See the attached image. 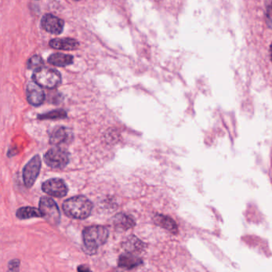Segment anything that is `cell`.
I'll return each instance as SVG.
<instances>
[{"mask_svg": "<svg viewBox=\"0 0 272 272\" xmlns=\"http://www.w3.org/2000/svg\"><path fill=\"white\" fill-rule=\"evenodd\" d=\"M66 216L77 220H84L89 217L93 209V204L84 196H77L66 200L62 205Z\"/></svg>", "mask_w": 272, "mask_h": 272, "instance_id": "cell-1", "label": "cell"}, {"mask_svg": "<svg viewBox=\"0 0 272 272\" xmlns=\"http://www.w3.org/2000/svg\"><path fill=\"white\" fill-rule=\"evenodd\" d=\"M108 230L103 226H90L83 231V240L87 254H94L108 239Z\"/></svg>", "mask_w": 272, "mask_h": 272, "instance_id": "cell-2", "label": "cell"}, {"mask_svg": "<svg viewBox=\"0 0 272 272\" xmlns=\"http://www.w3.org/2000/svg\"><path fill=\"white\" fill-rule=\"evenodd\" d=\"M34 81L47 89H54L59 85L62 76L58 70L48 67H41L33 73Z\"/></svg>", "mask_w": 272, "mask_h": 272, "instance_id": "cell-3", "label": "cell"}, {"mask_svg": "<svg viewBox=\"0 0 272 272\" xmlns=\"http://www.w3.org/2000/svg\"><path fill=\"white\" fill-rule=\"evenodd\" d=\"M45 162L50 168L62 169L65 168L70 160V154L66 149L55 147L47 151L44 156Z\"/></svg>", "mask_w": 272, "mask_h": 272, "instance_id": "cell-4", "label": "cell"}, {"mask_svg": "<svg viewBox=\"0 0 272 272\" xmlns=\"http://www.w3.org/2000/svg\"><path fill=\"white\" fill-rule=\"evenodd\" d=\"M39 209L42 212L43 218L53 225L59 223L61 215L59 209L54 200L50 197H43L39 202Z\"/></svg>", "mask_w": 272, "mask_h": 272, "instance_id": "cell-5", "label": "cell"}, {"mask_svg": "<svg viewBox=\"0 0 272 272\" xmlns=\"http://www.w3.org/2000/svg\"><path fill=\"white\" fill-rule=\"evenodd\" d=\"M41 168V159L39 155L34 156L29 162L26 164L23 171L24 184L27 188L33 186L39 176Z\"/></svg>", "mask_w": 272, "mask_h": 272, "instance_id": "cell-6", "label": "cell"}, {"mask_svg": "<svg viewBox=\"0 0 272 272\" xmlns=\"http://www.w3.org/2000/svg\"><path fill=\"white\" fill-rule=\"evenodd\" d=\"M42 190L48 195L58 198L65 197L68 193L66 183L58 178H53L45 182L42 186Z\"/></svg>", "mask_w": 272, "mask_h": 272, "instance_id": "cell-7", "label": "cell"}, {"mask_svg": "<svg viewBox=\"0 0 272 272\" xmlns=\"http://www.w3.org/2000/svg\"><path fill=\"white\" fill-rule=\"evenodd\" d=\"M41 25L45 31L51 34L58 35L63 31L64 22L53 15H46L41 20Z\"/></svg>", "mask_w": 272, "mask_h": 272, "instance_id": "cell-8", "label": "cell"}, {"mask_svg": "<svg viewBox=\"0 0 272 272\" xmlns=\"http://www.w3.org/2000/svg\"><path fill=\"white\" fill-rule=\"evenodd\" d=\"M27 99L28 103L34 107H39L45 100V94L41 85L35 81L30 82L27 87Z\"/></svg>", "mask_w": 272, "mask_h": 272, "instance_id": "cell-9", "label": "cell"}, {"mask_svg": "<svg viewBox=\"0 0 272 272\" xmlns=\"http://www.w3.org/2000/svg\"><path fill=\"white\" fill-rule=\"evenodd\" d=\"M73 138V132L66 127H58L50 137V143L53 145L70 144Z\"/></svg>", "mask_w": 272, "mask_h": 272, "instance_id": "cell-10", "label": "cell"}, {"mask_svg": "<svg viewBox=\"0 0 272 272\" xmlns=\"http://www.w3.org/2000/svg\"><path fill=\"white\" fill-rule=\"evenodd\" d=\"M113 224L119 231H126L135 226V221L129 215L119 213L113 218Z\"/></svg>", "mask_w": 272, "mask_h": 272, "instance_id": "cell-11", "label": "cell"}, {"mask_svg": "<svg viewBox=\"0 0 272 272\" xmlns=\"http://www.w3.org/2000/svg\"><path fill=\"white\" fill-rule=\"evenodd\" d=\"M141 264H142V260L132 253L128 252L126 254H123L119 257V259H118V266L122 268L128 269V270L135 268Z\"/></svg>", "mask_w": 272, "mask_h": 272, "instance_id": "cell-12", "label": "cell"}, {"mask_svg": "<svg viewBox=\"0 0 272 272\" xmlns=\"http://www.w3.org/2000/svg\"><path fill=\"white\" fill-rule=\"evenodd\" d=\"M49 45L52 48L57 50H76L78 47L79 43L75 39L66 38V39H52L50 41Z\"/></svg>", "mask_w": 272, "mask_h": 272, "instance_id": "cell-13", "label": "cell"}, {"mask_svg": "<svg viewBox=\"0 0 272 272\" xmlns=\"http://www.w3.org/2000/svg\"><path fill=\"white\" fill-rule=\"evenodd\" d=\"M155 224L164 228L172 234L178 232V227L176 223L169 216H164L162 214H156L153 218Z\"/></svg>", "mask_w": 272, "mask_h": 272, "instance_id": "cell-14", "label": "cell"}, {"mask_svg": "<svg viewBox=\"0 0 272 272\" xmlns=\"http://www.w3.org/2000/svg\"><path fill=\"white\" fill-rule=\"evenodd\" d=\"M145 245L136 236H130L123 243V248L127 252L134 253L141 252L145 249Z\"/></svg>", "mask_w": 272, "mask_h": 272, "instance_id": "cell-15", "label": "cell"}, {"mask_svg": "<svg viewBox=\"0 0 272 272\" xmlns=\"http://www.w3.org/2000/svg\"><path fill=\"white\" fill-rule=\"evenodd\" d=\"M73 56L70 54L56 53L51 54L48 58V62L56 66H66L73 62Z\"/></svg>", "mask_w": 272, "mask_h": 272, "instance_id": "cell-16", "label": "cell"}, {"mask_svg": "<svg viewBox=\"0 0 272 272\" xmlns=\"http://www.w3.org/2000/svg\"><path fill=\"white\" fill-rule=\"evenodd\" d=\"M16 216L20 220L35 218V217H43V214L40 209L33 207H23L19 209L16 213Z\"/></svg>", "mask_w": 272, "mask_h": 272, "instance_id": "cell-17", "label": "cell"}, {"mask_svg": "<svg viewBox=\"0 0 272 272\" xmlns=\"http://www.w3.org/2000/svg\"><path fill=\"white\" fill-rule=\"evenodd\" d=\"M66 112L63 110H55L46 113V114H40L38 116L39 120H56L63 119L66 118Z\"/></svg>", "mask_w": 272, "mask_h": 272, "instance_id": "cell-18", "label": "cell"}, {"mask_svg": "<svg viewBox=\"0 0 272 272\" xmlns=\"http://www.w3.org/2000/svg\"><path fill=\"white\" fill-rule=\"evenodd\" d=\"M43 58H41L39 55L31 57L27 62V66L29 69H32V70H38L39 68L43 67Z\"/></svg>", "mask_w": 272, "mask_h": 272, "instance_id": "cell-19", "label": "cell"}, {"mask_svg": "<svg viewBox=\"0 0 272 272\" xmlns=\"http://www.w3.org/2000/svg\"><path fill=\"white\" fill-rule=\"evenodd\" d=\"M19 266H20V262L19 260H13L9 263V268L11 270H18L19 268Z\"/></svg>", "mask_w": 272, "mask_h": 272, "instance_id": "cell-20", "label": "cell"}, {"mask_svg": "<svg viewBox=\"0 0 272 272\" xmlns=\"http://www.w3.org/2000/svg\"><path fill=\"white\" fill-rule=\"evenodd\" d=\"M77 270H79V271H86V270H90V268L89 267H88V266H83V265H81V266H80L78 268H77Z\"/></svg>", "mask_w": 272, "mask_h": 272, "instance_id": "cell-21", "label": "cell"}, {"mask_svg": "<svg viewBox=\"0 0 272 272\" xmlns=\"http://www.w3.org/2000/svg\"><path fill=\"white\" fill-rule=\"evenodd\" d=\"M270 60L272 61V43L270 44Z\"/></svg>", "mask_w": 272, "mask_h": 272, "instance_id": "cell-22", "label": "cell"}, {"mask_svg": "<svg viewBox=\"0 0 272 272\" xmlns=\"http://www.w3.org/2000/svg\"><path fill=\"white\" fill-rule=\"evenodd\" d=\"M271 9H272V5H271Z\"/></svg>", "mask_w": 272, "mask_h": 272, "instance_id": "cell-23", "label": "cell"}, {"mask_svg": "<svg viewBox=\"0 0 272 272\" xmlns=\"http://www.w3.org/2000/svg\"><path fill=\"white\" fill-rule=\"evenodd\" d=\"M76 1H77V0H76Z\"/></svg>", "mask_w": 272, "mask_h": 272, "instance_id": "cell-24", "label": "cell"}]
</instances>
